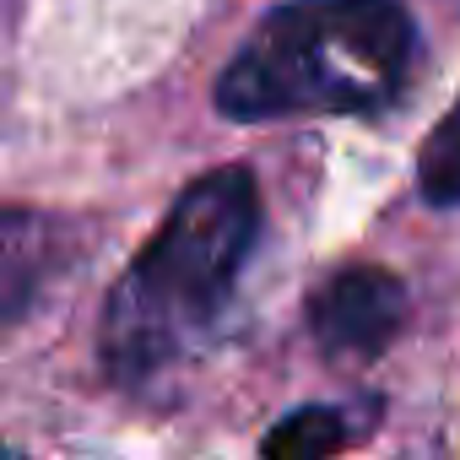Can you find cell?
I'll list each match as a JSON object with an SVG mask.
<instances>
[{
  "mask_svg": "<svg viewBox=\"0 0 460 460\" xmlns=\"http://www.w3.org/2000/svg\"><path fill=\"white\" fill-rule=\"evenodd\" d=\"M261 239V184L227 163L184 184L103 304V368L125 390H152L222 325Z\"/></svg>",
  "mask_w": 460,
  "mask_h": 460,
  "instance_id": "cell-1",
  "label": "cell"
},
{
  "mask_svg": "<svg viewBox=\"0 0 460 460\" xmlns=\"http://www.w3.org/2000/svg\"><path fill=\"white\" fill-rule=\"evenodd\" d=\"M417 60V28L401 0H288L266 12L217 76L227 119L374 114Z\"/></svg>",
  "mask_w": 460,
  "mask_h": 460,
  "instance_id": "cell-2",
  "label": "cell"
},
{
  "mask_svg": "<svg viewBox=\"0 0 460 460\" xmlns=\"http://www.w3.org/2000/svg\"><path fill=\"white\" fill-rule=\"evenodd\" d=\"M406 282L385 266H347L309 298V331L331 358H374L406 325Z\"/></svg>",
  "mask_w": 460,
  "mask_h": 460,
  "instance_id": "cell-3",
  "label": "cell"
},
{
  "mask_svg": "<svg viewBox=\"0 0 460 460\" xmlns=\"http://www.w3.org/2000/svg\"><path fill=\"white\" fill-rule=\"evenodd\" d=\"M71 261V227L55 211L0 206V325L28 320Z\"/></svg>",
  "mask_w": 460,
  "mask_h": 460,
  "instance_id": "cell-4",
  "label": "cell"
},
{
  "mask_svg": "<svg viewBox=\"0 0 460 460\" xmlns=\"http://www.w3.org/2000/svg\"><path fill=\"white\" fill-rule=\"evenodd\" d=\"M352 438L358 428L347 406H298L261 438V460H336Z\"/></svg>",
  "mask_w": 460,
  "mask_h": 460,
  "instance_id": "cell-5",
  "label": "cell"
},
{
  "mask_svg": "<svg viewBox=\"0 0 460 460\" xmlns=\"http://www.w3.org/2000/svg\"><path fill=\"white\" fill-rule=\"evenodd\" d=\"M417 190L433 206H460V98L449 114L428 130L422 157H417Z\"/></svg>",
  "mask_w": 460,
  "mask_h": 460,
  "instance_id": "cell-6",
  "label": "cell"
},
{
  "mask_svg": "<svg viewBox=\"0 0 460 460\" xmlns=\"http://www.w3.org/2000/svg\"><path fill=\"white\" fill-rule=\"evenodd\" d=\"M0 460H22V455H17V449H12V444H0Z\"/></svg>",
  "mask_w": 460,
  "mask_h": 460,
  "instance_id": "cell-7",
  "label": "cell"
}]
</instances>
